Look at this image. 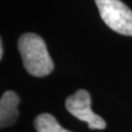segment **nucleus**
Here are the masks:
<instances>
[{
    "label": "nucleus",
    "mask_w": 132,
    "mask_h": 132,
    "mask_svg": "<svg viewBox=\"0 0 132 132\" xmlns=\"http://www.w3.org/2000/svg\"><path fill=\"white\" fill-rule=\"evenodd\" d=\"M18 47L23 65L30 75L43 77L52 73L54 64L46 44L40 35L35 33L22 34L19 39Z\"/></svg>",
    "instance_id": "1"
},
{
    "label": "nucleus",
    "mask_w": 132,
    "mask_h": 132,
    "mask_svg": "<svg viewBox=\"0 0 132 132\" xmlns=\"http://www.w3.org/2000/svg\"><path fill=\"white\" fill-rule=\"evenodd\" d=\"M3 56V44H2V41H0V59H2Z\"/></svg>",
    "instance_id": "6"
},
{
    "label": "nucleus",
    "mask_w": 132,
    "mask_h": 132,
    "mask_svg": "<svg viewBox=\"0 0 132 132\" xmlns=\"http://www.w3.org/2000/svg\"><path fill=\"white\" fill-rule=\"evenodd\" d=\"M101 19L111 30L132 36V10L121 0H95Z\"/></svg>",
    "instance_id": "2"
},
{
    "label": "nucleus",
    "mask_w": 132,
    "mask_h": 132,
    "mask_svg": "<svg viewBox=\"0 0 132 132\" xmlns=\"http://www.w3.org/2000/svg\"><path fill=\"white\" fill-rule=\"evenodd\" d=\"M20 98L14 92L8 90L0 99V127L7 128L16 122L19 117L18 106Z\"/></svg>",
    "instance_id": "4"
},
{
    "label": "nucleus",
    "mask_w": 132,
    "mask_h": 132,
    "mask_svg": "<svg viewBox=\"0 0 132 132\" xmlns=\"http://www.w3.org/2000/svg\"><path fill=\"white\" fill-rule=\"evenodd\" d=\"M65 107L71 114L88 125L92 130H104L106 121L92 110V98L87 90L79 89L69 96L65 101Z\"/></svg>",
    "instance_id": "3"
},
{
    "label": "nucleus",
    "mask_w": 132,
    "mask_h": 132,
    "mask_svg": "<svg viewBox=\"0 0 132 132\" xmlns=\"http://www.w3.org/2000/svg\"><path fill=\"white\" fill-rule=\"evenodd\" d=\"M34 128L38 132H72L64 129L50 113L39 114L34 120Z\"/></svg>",
    "instance_id": "5"
}]
</instances>
